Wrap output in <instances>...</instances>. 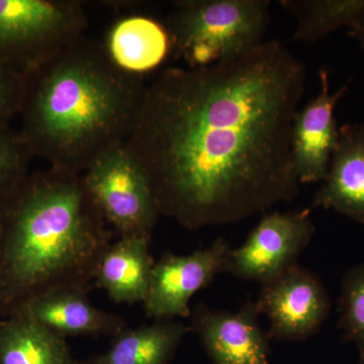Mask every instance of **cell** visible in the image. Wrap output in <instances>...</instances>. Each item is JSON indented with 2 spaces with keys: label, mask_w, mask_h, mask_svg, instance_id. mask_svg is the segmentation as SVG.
Returning a JSON list of instances; mask_svg holds the SVG:
<instances>
[{
  "label": "cell",
  "mask_w": 364,
  "mask_h": 364,
  "mask_svg": "<svg viewBox=\"0 0 364 364\" xmlns=\"http://www.w3.org/2000/svg\"><path fill=\"white\" fill-rule=\"evenodd\" d=\"M339 326L364 358V264L345 274L339 298Z\"/></svg>",
  "instance_id": "obj_19"
},
{
  "label": "cell",
  "mask_w": 364,
  "mask_h": 364,
  "mask_svg": "<svg viewBox=\"0 0 364 364\" xmlns=\"http://www.w3.org/2000/svg\"><path fill=\"white\" fill-rule=\"evenodd\" d=\"M314 232L310 208L265 214L240 247L231 248L225 272L267 284L298 265Z\"/></svg>",
  "instance_id": "obj_7"
},
{
  "label": "cell",
  "mask_w": 364,
  "mask_h": 364,
  "mask_svg": "<svg viewBox=\"0 0 364 364\" xmlns=\"http://www.w3.org/2000/svg\"><path fill=\"white\" fill-rule=\"evenodd\" d=\"M269 321V339L301 341L321 329L329 316L331 301L324 284L305 267H291L262 284L255 301Z\"/></svg>",
  "instance_id": "obj_8"
},
{
  "label": "cell",
  "mask_w": 364,
  "mask_h": 364,
  "mask_svg": "<svg viewBox=\"0 0 364 364\" xmlns=\"http://www.w3.org/2000/svg\"><path fill=\"white\" fill-rule=\"evenodd\" d=\"M320 91L317 97L299 109L294 117L291 149L299 183L324 181L333 153L339 140V127L334 112L348 90L350 82L331 92L329 74L318 73Z\"/></svg>",
  "instance_id": "obj_11"
},
{
  "label": "cell",
  "mask_w": 364,
  "mask_h": 364,
  "mask_svg": "<svg viewBox=\"0 0 364 364\" xmlns=\"http://www.w3.org/2000/svg\"><path fill=\"white\" fill-rule=\"evenodd\" d=\"M93 202L119 237H151L159 210L149 177L127 147L114 146L82 174Z\"/></svg>",
  "instance_id": "obj_6"
},
{
  "label": "cell",
  "mask_w": 364,
  "mask_h": 364,
  "mask_svg": "<svg viewBox=\"0 0 364 364\" xmlns=\"http://www.w3.org/2000/svg\"><path fill=\"white\" fill-rule=\"evenodd\" d=\"M151 237H121L102 254L95 286L104 289L116 304L143 303L154 267L149 251Z\"/></svg>",
  "instance_id": "obj_14"
},
{
  "label": "cell",
  "mask_w": 364,
  "mask_h": 364,
  "mask_svg": "<svg viewBox=\"0 0 364 364\" xmlns=\"http://www.w3.org/2000/svg\"><path fill=\"white\" fill-rule=\"evenodd\" d=\"M306 69L279 41L212 65L172 67L146 86L126 145L160 215L198 230L298 196L291 136Z\"/></svg>",
  "instance_id": "obj_1"
},
{
  "label": "cell",
  "mask_w": 364,
  "mask_h": 364,
  "mask_svg": "<svg viewBox=\"0 0 364 364\" xmlns=\"http://www.w3.org/2000/svg\"><path fill=\"white\" fill-rule=\"evenodd\" d=\"M66 339L23 313L0 323V364H77Z\"/></svg>",
  "instance_id": "obj_17"
},
{
  "label": "cell",
  "mask_w": 364,
  "mask_h": 364,
  "mask_svg": "<svg viewBox=\"0 0 364 364\" xmlns=\"http://www.w3.org/2000/svg\"><path fill=\"white\" fill-rule=\"evenodd\" d=\"M349 36L358 39L359 42H360V44L363 45V47L364 48V26L356 28V30L350 31V32H349Z\"/></svg>",
  "instance_id": "obj_22"
},
{
  "label": "cell",
  "mask_w": 364,
  "mask_h": 364,
  "mask_svg": "<svg viewBox=\"0 0 364 364\" xmlns=\"http://www.w3.org/2000/svg\"><path fill=\"white\" fill-rule=\"evenodd\" d=\"M314 205L364 224V123L339 127L338 144Z\"/></svg>",
  "instance_id": "obj_13"
},
{
  "label": "cell",
  "mask_w": 364,
  "mask_h": 364,
  "mask_svg": "<svg viewBox=\"0 0 364 364\" xmlns=\"http://www.w3.org/2000/svg\"><path fill=\"white\" fill-rule=\"evenodd\" d=\"M360 364H364L363 360V361H361V363H360Z\"/></svg>",
  "instance_id": "obj_24"
},
{
  "label": "cell",
  "mask_w": 364,
  "mask_h": 364,
  "mask_svg": "<svg viewBox=\"0 0 364 364\" xmlns=\"http://www.w3.org/2000/svg\"><path fill=\"white\" fill-rule=\"evenodd\" d=\"M25 74L0 63V130L21 112L25 93Z\"/></svg>",
  "instance_id": "obj_21"
},
{
  "label": "cell",
  "mask_w": 364,
  "mask_h": 364,
  "mask_svg": "<svg viewBox=\"0 0 364 364\" xmlns=\"http://www.w3.org/2000/svg\"><path fill=\"white\" fill-rule=\"evenodd\" d=\"M255 301L238 312L196 306L191 330L198 336L213 364H272L269 337L258 322Z\"/></svg>",
  "instance_id": "obj_10"
},
{
  "label": "cell",
  "mask_w": 364,
  "mask_h": 364,
  "mask_svg": "<svg viewBox=\"0 0 364 364\" xmlns=\"http://www.w3.org/2000/svg\"><path fill=\"white\" fill-rule=\"evenodd\" d=\"M1 257H2V225L0 221V279H1Z\"/></svg>",
  "instance_id": "obj_23"
},
{
  "label": "cell",
  "mask_w": 364,
  "mask_h": 364,
  "mask_svg": "<svg viewBox=\"0 0 364 364\" xmlns=\"http://www.w3.org/2000/svg\"><path fill=\"white\" fill-rule=\"evenodd\" d=\"M20 136L50 166L83 174L130 136L146 86L105 45L80 39L25 74Z\"/></svg>",
  "instance_id": "obj_2"
},
{
  "label": "cell",
  "mask_w": 364,
  "mask_h": 364,
  "mask_svg": "<svg viewBox=\"0 0 364 364\" xmlns=\"http://www.w3.org/2000/svg\"><path fill=\"white\" fill-rule=\"evenodd\" d=\"M82 289H63L36 296L16 313H23L59 336H116L126 329L119 316L95 308Z\"/></svg>",
  "instance_id": "obj_12"
},
{
  "label": "cell",
  "mask_w": 364,
  "mask_h": 364,
  "mask_svg": "<svg viewBox=\"0 0 364 364\" xmlns=\"http://www.w3.org/2000/svg\"><path fill=\"white\" fill-rule=\"evenodd\" d=\"M9 196L13 200L0 218V301L20 299L18 311L57 289L90 291L112 234L82 174L50 166Z\"/></svg>",
  "instance_id": "obj_3"
},
{
  "label": "cell",
  "mask_w": 364,
  "mask_h": 364,
  "mask_svg": "<svg viewBox=\"0 0 364 364\" xmlns=\"http://www.w3.org/2000/svg\"><path fill=\"white\" fill-rule=\"evenodd\" d=\"M267 0H181L167 21L171 47L196 68L233 58L263 42Z\"/></svg>",
  "instance_id": "obj_4"
},
{
  "label": "cell",
  "mask_w": 364,
  "mask_h": 364,
  "mask_svg": "<svg viewBox=\"0 0 364 364\" xmlns=\"http://www.w3.org/2000/svg\"><path fill=\"white\" fill-rule=\"evenodd\" d=\"M32 153L20 134L0 130V198L11 196L25 181Z\"/></svg>",
  "instance_id": "obj_20"
},
{
  "label": "cell",
  "mask_w": 364,
  "mask_h": 364,
  "mask_svg": "<svg viewBox=\"0 0 364 364\" xmlns=\"http://www.w3.org/2000/svg\"><path fill=\"white\" fill-rule=\"evenodd\" d=\"M191 327L170 321L124 329L109 350L77 364H169Z\"/></svg>",
  "instance_id": "obj_15"
},
{
  "label": "cell",
  "mask_w": 364,
  "mask_h": 364,
  "mask_svg": "<svg viewBox=\"0 0 364 364\" xmlns=\"http://www.w3.org/2000/svg\"><path fill=\"white\" fill-rule=\"evenodd\" d=\"M230 250L226 239L220 237L208 247L188 255L163 254L153 267L142 303L146 316L156 321L188 317L191 298L225 272Z\"/></svg>",
  "instance_id": "obj_9"
},
{
  "label": "cell",
  "mask_w": 364,
  "mask_h": 364,
  "mask_svg": "<svg viewBox=\"0 0 364 364\" xmlns=\"http://www.w3.org/2000/svg\"><path fill=\"white\" fill-rule=\"evenodd\" d=\"M296 20L293 41L314 44L340 28L364 26V0H282Z\"/></svg>",
  "instance_id": "obj_18"
},
{
  "label": "cell",
  "mask_w": 364,
  "mask_h": 364,
  "mask_svg": "<svg viewBox=\"0 0 364 364\" xmlns=\"http://www.w3.org/2000/svg\"><path fill=\"white\" fill-rule=\"evenodd\" d=\"M105 48L112 61L124 71L139 74L154 69L169 53L166 28L146 16H129L109 30Z\"/></svg>",
  "instance_id": "obj_16"
},
{
  "label": "cell",
  "mask_w": 364,
  "mask_h": 364,
  "mask_svg": "<svg viewBox=\"0 0 364 364\" xmlns=\"http://www.w3.org/2000/svg\"><path fill=\"white\" fill-rule=\"evenodd\" d=\"M79 0H0V63L26 74L85 36Z\"/></svg>",
  "instance_id": "obj_5"
}]
</instances>
